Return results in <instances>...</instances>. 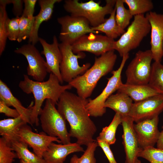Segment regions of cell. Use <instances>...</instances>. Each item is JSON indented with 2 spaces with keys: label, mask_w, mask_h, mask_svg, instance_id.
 <instances>
[{
  "label": "cell",
  "mask_w": 163,
  "mask_h": 163,
  "mask_svg": "<svg viewBox=\"0 0 163 163\" xmlns=\"http://www.w3.org/2000/svg\"><path fill=\"white\" fill-rule=\"evenodd\" d=\"M88 99L67 91L61 95L57 109L70 126V136L75 138L80 145L87 146L95 141L93 136L97 129L86 108Z\"/></svg>",
  "instance_id": "6da1fadb"
},
{
  "label": "cell",
  "mask_w": 163,
  "mask_h": 163,
  "mask_svg": "<svg viewBox=\"0 0 163 163\" xmlns=\"http://www.w3.org/2000/svg\"><path fill=\"white\" fill-rule=\"evenodd\" d=\"M24 80L20 82L18 86L26 94L32 93L34 95L35 102L32 107L30 121L31 125L38 126V116L44 101L50 99L57 105L62 94L72 87L69 84L61 85L58 77L52 73H50L48 79L46 81H33L26 75H24Z\"/></svg>",
  "instance_id": "7a4b0ae2"
},
{
  "label": "cell",
  "mask_w": 163,
  "mask_h": 163,
  "mask_svg": "<svg viewBox=\"0 0 163 163\" xmlns=\"http://www.w3.org/2000/svg\"><path fill=\"white\" fill-rule=\"evenodd\" d=\"M114 51L111 50L95 57L91 68L68 83L76 89L78 96L87 99L91 94L99 79L112 71L117 59Z\"/></svg>",
  "instance_id": "3957f363"
},
{
  "label": "cell",
  "mask_w": 163,
  "mask_h": 163,
  "mask_svg": "<svg viewBox=\"0 0 163 163\" xmlns=\"http://www.w3.org/2000/svg\"><path fill=\"white\" fill-rule=\"evenodd\" d=\"M116 0H106L104 6L100 2L90 0L80 2L78 0H66L63 7L70 15L83 17L86 19L91 27H97L104 22L106 15L110 14L114 8Z\"/></svg>",
  "instance_id": "277c9868"
},
{
  "label": "cell",
  "mask_w": 163,
  "mask_h": 163,
  "mask_svg": "<svg viewBox=\"0 0 163 163\" xmlns=\"http://www.w3.org/2000/svg\"><path fill=\"white\" fill-rule=\"evenodd\" d=\"M134 17L127 30L114 43L113 50H117L122 57L138 47L150 32V24L144 14Z\"/></svg>",
  "instance_id": "5b68a950"
},
{
  "label": "cell",
  "mask_w": 163,
  "mask_h": 163,
  "mask_svg": "<svg viewBox=\"0 0 163 163\" xmlns=\"http://www.w3.org/2000/svg\"><path fill=\"white\" fill-rule=\"evenodd\" d=\"M56 105L51 100H46L39 115L42 129L47 135L58 138L62 144H69L71 137L66 120L56 108Z\"/></svg>",
  "instance_id": "8992f818"
},
{
  "label": "cell",
  "mask_w": 163,
  "mask_h": 163,
  "mask_svg": "<svg viewBox=\"0 0 163 163\" xmlns=\"http://www.w3.org/2000/svg\"><path fill=\"white\" fill-rule=\"evenodd\" d=\"M129 58V54L124 55L119 68L112 72V76L107 78V84L102 92L93 99H88L86 108L90 116L97 117L102 116L106 112L104 104L107 98L116 91H117L123 83L121 74L125 64Z\"/></svg>",
  "instance_id": "52a82bcc"
},
{
  "label": "cell",
  "mask_w": 163,
  "mask_h": 163,
  "mask_svg": "<svg viewBox=\"0 0 163 163\" xmlns=\"http://www.w3.org/2000/svg\"><path fill=\"white\" fill-rule=\"evenodd\" d=\"M152 59L150 50L137 52L126 71V83L135 85L148 84L151 74V63Z\"/></svg>",
  "instance_id": "ba28073f"
},
{
  "label": "cell",
  "mask_w": 163,
  "mask_h": 163,
  "mask_svg": "<svg viewBox=\"0 0 163 163\" xmlns=\"http://www.w3.org/2000/svg\"><path fill=\"white\" fill-rule=\"evenodd\" d=\"M59 47L62 55V60L59 69L63 82L69 83L77 76L83 74L91 66L90 63L79 66L78 59L84 58L86 56L83 52L75 54L72 51L71 45L61 43Z\"/></svg>",
  "instance_id": "9c48e42d"
},
{
  "label": "cell",
  "mask_w": 163,
  "mask_h": 163,
  "mask_svg": "<svg viewBox=\"0 0 163 163\" xmlns=\"http://www.w3.org/2000/svg\"><path fill=\"white\" fill-rule=\"evenodd\" d=\"M57 21L61 26L59 38L61 43L71 45L85 34L99 32L92 30L88 21L83 17L67 15L58 18Z\"/></svg>",
  "instance_id": "30bf717a"
},
{
  "label": "cell",
  "mask_w": 163,
  "mask_h": 163,
  "mask_svg": "<svg viewBox=\"0 0 163 163\" xmlns=\"http://www.w3.org/2000/svg\"><path fill=\"white\" fill-rule=\"evenodd\" d=\"M114 41L106 35L91 33L82 36L71 46L74 53L86 51L99 56L114 50Z\"/></svg>",
  "instance_id": "8fae6325"
},
{
  "label": "cell",
  "mask_w": 163,
  "mask_h": 163,
  "mask_svg": "<svg viewBox=\"0 0 163 163\" xmlns=\"http://www.w3.org/2000/svg\"><path fill=\"white\" fill-rule=\"evenodd\" d=\"M14 51L16 53L22 54L26 58L28 63L27 75L31 76L35 81H44L48 73L46 61L35 46L28 43Z\"/></svg>",
  "instance_id": "7c38bea8"
},
{
  "label": "cell",
  "mask_w": 163,
  "mask_h": 163,
  "mask_svg": "<svg viewBox=\"0 0 163 163\" xmlns=\"http://www.w3.org/2000/svg\"><path fill=\"white\" fill-rule=\"evenodd\" d=\"M163 110V95L159 94L133 103L129 116L137 123L158 116Z\"/></svg>",
  "instance_id": "4fadbf2b"
},
{
  "label": "cell",
  "mask_w": 163,
  "mask_h": 163,
  "mask_svg": "<svg viewBox=\"0 0 163 163\" xmlns=\"http://www.w3.org/2000/svg\"><path fill=\"white\" fill-rule=\"evenodd\" d=\"M25 124L20 128L18 136L20 140L26 143L33 150L38 157L43 158L44 153L47 150L50 145L52 142L61 143L58 138L51 136L45 133H35L30 127Z\"/></svg>",
  "instance_id": "5bb4252c"
},
{
  "label": "cell",
  "mask_w": 163,
  "mask_h": 163,
  "mask_svg": "<svg viewBox=\"0 0 163 163\" xmlns=\"http://www.w3.org/2000/svg\"><path fill=\"white\" fill-rule=\"evenodd\" d=\"M145 16L151 27L150 50L153 59L155 62H161L163 56V14L151 11L147 13Z\"/></svg>",
  "instance_id": "9a60e30c"
},
{
  "label": "cell",
  "mask_w": 163,
  "mask_h": 163,
  "mask_svg": "<svg viewBox=\"0 0 163 163\" xmlns=\"http://www.w3.org/2000/svg\"><path fill=\"white\" fill-rule=\"evenodd\" d=\"M158 116H157L134 124L133 128L140 148L154 147L157 143L161 134L158 129Z\"/></svg>",
  "instance_id": "2e32d148"
},
{
  "label": "cell",
  "mask_w": 163,
  "mask_h": 163,
  "mask_svg": "<svg viewBox=\"0 0 163 163\" xmlns=\"http://www.w3.org/2000/svg\"><path fill=\"white\" fill-rule=\"evenodd\" d=\"M121 118L123 130V144L126 155L125 163H141L138 158L140 148L133 128L134 122L129 116Z\"/></svg>",
  "instance_id": "e0dca14e"
},
{
  "label": "cell",
  "mask_w": 163,
  "mask_h": 163,
  "mask_svg": "<svg viewBox=\"0 0 163 163\" xmlns=\"http://www.w3.org/2000/svg\"><path fill=\"white\" fill-rule=\"evenodd\" d=\"M39 41L43 48L41 53L46 59L48 73H52L58 78L61 84L63 83L60 69L62 55L59 47L57 39L55 35L53 37V42L49 44L44 39L39 37Z\"/></svg>",
  "instance_id": "ac0fdd59"
},
{
  "label": "cell",
  "mask_w": 163,
  "mask_h": 163,
  "mask_svg": "<svg viewBox=\"0 0 163 163\" xmlns=\"http://www.w3.org/2000/svg\"><path fill=\"white\" fill-rule=\"evenodd\" d=\"M84 151L81 145L76 142L63 144L52 142L44 153L42 158L45 163H64L70 154Z\"/></svg>",
  "instance_id": "d6986e66"
},
{
  "label": "cell",
  "mask_w": 163,
  "mask_h": 163,
  "mask_svg": "<svg viewBox=\"0 0 163 163\" xmlns=\"http://www.w3.org/2000/svg\"><path fill=\"white\" fill-rule=\"evenodd\" d=\"M62 1L61 0H39L38 3L40 10L38 14L34 16L32 30L29 38V43L35 45L39 41L38 31L41 24L51 18L55 4Z\"/></svg>",
  "instance_id": "ffe728a7"
},
{
  "label": "cell",
  "mask_w": 163,
  "mask_h": 163,
  "mask_svg": "<svg viewBox=\"0 0 163 163\" xmlns=\"http://www.w3.org/2000/svg\"><path fill=\"white\" fill-rule=\"evenodd\" d=\"M0 99L8 106H12L19 113L26 123L30 124V117L34 102L32 101L27 108L24 107L21 102L12 94L9 88L2 80H0Z\"/></svg>",
  "instance_id": "44dd1931"
},
{
  "label": "cell",
  "mask_w": 163,
  "mask_h": 163,
  "mask_svg": "<svg viewBox=\"0 0 163 163\" xmlns=\"http://www.w3.org/2000/svg\"><path fill=\"white\" fill-rule=\"evenodd\" d=\"M132 99L126 94L117 91L112 94L107 100L104 106L113 110L119 114L121 118L129 116L133 104Z\"/></svg>",
  "instance_id": "7402d4cb"
},
{
  "label": "cell",
  "mask_w": 163,
  "mask_h": 163,
  "mask_svg": "<svg viewBox=\"0 0 163 163\" xmlns=\"http://www.w3.org/2000/svg\"><path fill=\"white\" fill-rule=\"evenodd\" d=\"M117 91L126 94L134 102L159 94L149 84L135 85L122 83Z\"/></svg>",
  "instance_id": "603a6c76"
},
{
  "label": "cell",
  "mask_w": 163,
  "mask_h": 163,
  "mask_svg": "<svg viewBox=\"0 0 163 163\" xmlns=\"http://www.w3.org/2000/svg\"><path fill=\"white\" fill-rule=\"evenodd\" d=\"M21 116L13 118L0 121V135L5 138L11 144L20 139L18 132L20 127L26 124Z\"/></svg>",
  "instance_id": "cb8c5ba5"
},
{
  "label": "cell",
  "mask_w": 163,
  "mask_h": 163,
  "mask_svg": "<svg viewBox=\"0 0 163 163\" xmlns=\"http://www.w3.org/2000/svg\"><path fill=\"white\" fill-rule=\"evenodd\" d=\"M116 10L115 7L109 18H107L104 22L97 27H91V30L102 32L108 37L114 40L121 36L126 30L120 28L116 22L115 19Z\"/></svg>",
  "instance_id": "d4e9b609"
},
{
  "label": "cell",
  "mask_w": 163,
  "mask_h": 163,
  "mask_svg": "<svg viewBox=\"0 0 163 163\" xmlns=\"http://www.w3.org/2000/svg\"><path fill=\"white\" fill-rule=\"evenodd\" d=\"M11 144L12 150L20 160L30 163H45L43 158L29 150L28 145L24 142L19 140L12 142Z\"/></svg>",
  "instance_id": "484cf974"
},
{
  "label": "cell",
  "mask_w": 163,
  "mask_h": 163,
  "mask_svg": "<svg viewBox=\"0 0 163 163\" xmlns=\"http://www.w3.org/2000/svg\"><path fill=\"white\" fill-rule=\"evenodd\" d=\"M122 118L118 113H115L109 125L102 128L97 138V140L105 142L109 145L114 144L116 141V133L118 126L121 123Z\"/></svg>",
  "instance_id": "4316f807"
},
{
  "label": "cell",
  "mask_w": 163,
  "mask_h": 163,
  "mask_svg": "<svg viewBox=\"0 0 163 163\" xmlns=\"http://www.w3.org/2000/svg\"><path fill=\"white\" fill-rule=\"evenodd\" d=\"M149 85L159 94L163 95V65L154 62L152 65Z\"/></svg>",
  "instance_id": "83f0119b"
},
{
  "label": "cell",
  "mask_w": 163,
  "mask_h": 163,
  "mask_svg": "<svg viewBox=\"0 0 163 163\" xmlns=\"http://www.w3.org/2000/svg\"><path fill=\"white\" fill-rule=\"evenodd\" d=\"M123 0H116L115 19L118 26L124 30L129 25L130 21L133 16L129 9L124 6Z\"/></svg>",
  "instance_id": "f1b7e54d"
},
{
  "label": "cell",
  "mask_w": 163,
  "mask_h": 163,
  "mask_svg": "<svg viewBox=\"0 0 163 163\" xmlns=\"http://www.w3.org/2000/svg\"><path fill=\"white\" fill-rule=\"evenodd\" d=\"M124 3L128 7L132 14L136 15L144 14L153 9L154 5L151 0H123Z\"/></svg>",
  "instance_id": "f546056e"
},
{
  "label": "cell",
  "mask_w": 163,
  "mask_h": 163,
  "mask_svg": "<svg viewBox=\"0 0 163 163\" xmlns=\"http://www.w3.org/2000/svg\"><path fill=\"white\" fill-rule=\"evenodd\" d=\"M6 0H0V55L5 48L7 37L5 23L8 18L6 10Z\"/></svg>",
  "instance_id": "4dcf8cb0"
},
{
  "label": "cell",
  "mask_w": 163,
  "mask_h": 163,
  "mask_svg": "<svg viewBox=\"0 0 163 163\" xmlns=\"http://www.w3.org/2000/svg\"><path fill=\"white\" fill-rule=\"evenodd\" d=\"M98 146L97 140L89 143L83 154L79 158L74 155L71 158L70 163H96L94 152Z\"/></svg>",
  "instance_id": "1f68e13d"
},
{
  "label": "cell",
  "mask_w": 163,
  "mask_h": 163,
  "mask_svg": "<svg viewBox=\"0 0 163 163\" xmlns=\"http://www.w3.org/2000/svg\"><path fill=\"white\" fill-rule=\"evenodd\" d=\"M138 157L143 158L150 163H163V149L150 147L140 148Z\"/></svg>",
  "instance_id": "d6a6232c"
},
{
  "label": "cell",
  "mask_w": 163,
  "mask_h": 163,
  "mask_svg": "<svg viewBox=\"0 0 163 163\" xmlns=\"http://www.w3.org/2000/svg\"><path fill=\"white\" fill-rule=\"evenodd\" d=\"M17 155L11 144L4 137L0 138V163H13Z\"/></svg>",
  "instance_id": "836d02e7"
},
{
  "label": "cell",
  "mask_w": 163,
  "mask_h": 163,
  "mask_svg": "<svg viewBox=\"0 0 163 163\" xmlns=\"http://www.w3.org/2000/svg\"><path fill=\"white\" fill-rule=\"evenodd\" d=\"M34 20V16L33 18H29L21 16L19 18V34L17 40L19 43L29 38L31 33Z\"/></svg>",
  "instance_id": "e575fe53"
},
{
  "label": "cell",
  "mask_w": 163,
  "mask_h": 163,
  "mask_svg": "<svg viewBox=\"0 0 163 163\" xmlns=\"http://www.w3.org/2000/svg\"><path fill=\"white\" fill-rule=\"evenodd\" d=\"M7 18L5 27L8 38L11 41H17L19 34V18Z\"/></svg>",
  "instance_id": "d590c367"
},
{
  "label": "cell",
  "mask_w": 163,
  "mask_h": 163,
  "mask_svg": "<svg viewBox=\"0 0 163 163\" xmlns=\"http://www.w3.org/2000/svg\"><path fill=\"white\" fill-rule=\"evenodd\" d=\"M24 8L21 16L29 18H33L34 8L37 0H23Z\"/></svg>",
  "instance_id": "8d00e7d4"
},
{
  "label": "cell",
  "mask_w": 163,
  "mask_h": 163,
  "mask_svg": "<svg viewBox=\"0 0 163 163\" xmlns=\"http://www.w3.org/2000/svg\"><path fill=\"white\" fill-rule=\"evenodd\" d=\"M0 113H4L7 117L13 118H17L20 116L16 109L10 108L3 101L0 99Z\"/></svg>",
  "instance_id": "74e56055"
},
{
  "label": "cell",
  "mask_w": 163,
  "mask_h": 163,
  "mask_svg": "<svg viewBox=\"0 0 163 163\" xmlns=\"http://www.w3.org/2000/svg\"><path fill=\"white\" fill-rule=\"evenodd\" d=\"M98 146L102 149L109 163H117L111 150L110 145L107 143L100 140H97Z\"/></svg>",
  "instance_id": "f35d334b"
},
{
  "label": "cell",
  "mask_w": 163,
  "mask_h": 163,
  "mask_svg": "<svg viewBox=\"0 0 163 163\" xmlns=\"http://www.w3.org/2000/svg\"><path fill=\"white\" fill-rule=\"evenodd\" d=\"M7 4L12 3L13 5L12 11L16 17H20L22 15L23 9V0H6Z\"/></svg>",
  "instance_id": "ab89813d"
},
{
  "label": "cell",
  "mask_w": 163,
  "mask_h": 163,
  "mask_svg": "<svg viewBox=\"0 0 163 163\" xmlns=\"http://www.w3.org/2000/svg\"><path fill=\"white\" fill-rule=\"evenodd\" d=\"M157 148L163 149V134H161L157 142Z\"/></svg>",
  "instance_id": "60d3db41"
},
{
  "label": "cell",
  "mask_w": 163,
  "mask_h": 163,
  "mask_svg": "<svg viewBox=\"0 0 163 163\" xmlns=\"http://www.w3.org/2000/svg\"><path fill=\"white\" fill-rule=\"evenodd\" d=\"M20 163H30L26 162L22 160H20Z\"/></svg>",
  "instance_id": "b9f144b4"
},
{
  "label": "cell",
  "mask_w": 163,
  "mask_h": 163,
  "mask_svg": "<svg viewBox=\"0 0 163 163\" xmlns=\"http://www.w3.org/2000/svg\"><path fill=\"white\" fill-rule=\"evenodd\" d=\"M162 51H163V41L162 43Z\"/></svg>",
  "instance_id": "7bdbcfd3"
}]
</instances>
